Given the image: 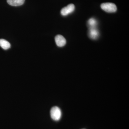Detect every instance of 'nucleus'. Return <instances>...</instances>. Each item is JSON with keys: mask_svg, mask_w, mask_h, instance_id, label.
Returning a JSON list of instances; mask_svg holds the SVG:
<instances>
[{"mask_svg": "<svg viewBox=\"0 0 129 129\" xmlns=\"http://www.w3.org/2000/svg\"><path fill=\"white\" fill-rule=\"evenodd\" d=\"M99 33L96 27L90 28L89 29V36L92 40H96L99 37Z\"/></svg>", "mask_w": 129, "mask_h": 129, "instance_id": "obj_5", "label": "nucleus"}, {"mask_svg": "<svg viewBox=\"0 0 129 129\" xmlns=\"http://www.w3.org/2000/svg\"><path fill=\"white\" fill-rule=\"evenodd\" d=\"M97 23L96 20L94 18H90L88 21V25L89 28L96 27Z\"/></svg>", "mask_w": 129, "mask_h": 129, "instance_id": "obj_8", "label": "nucleus"}, {"mask_svg": "<svg viewBox=\"0 0 129 129\" xmlns=\"http://www.w3.org/2000/svg\"><path fill=\"white\" fill-rule=\"evenodd\" d=\"M0 46L4 50H8L11 47V44L6 40L1 39H0Z\"/></svg>", "mask_w": 129, "mask_h": 129, "instance_id": "obj_7", "label": "nucleus"}, {"mask_svg": "<svg viewBox=\"0 0 129 129\" xmlns=\"http://www.w3.org/2000/svg\"><path fill=\"white\" fill-rule=\"evenodd\" d=\"M55 41L57 45L59 47L64 46L67 43L65 38L61 35H57L56 36Z\"/></svg>", "mask_w": 129, "mask_h": 129, "instance_id": "obj_4", "label": "nucleus"}, {"mask_svg": "<svg viewBox=\"0 0 129 129\" xmlns=\"http://www.w3.org/2000/svg\"><path fill=\"white\" fill-rule=\"evenodd\" d=\"M61 111L58 107L55 106L51 109V117L53 120L55 121H58L60 120L61 117Z\"/></svg>", "mask_w": 129, "mask_h": 129, "instance_id": "obj_1", "label": "nucleus"}, {"mask_svg": "<svg viewBox=\"0 0 129 129\" xmlns=\"http://www.w3.org/2000/svg\"><path fill=\"white\" fill-rule=\"evenodd\" d=\"M75 9V7L73 4H70L66 7L63 8L61 10V14L63 16H68L69 14H71L73 13Z\"/></svg>", "mask_w": 129, "mask_h": 129, "instance_id": "obj_3", "label": "nucleus"}, {"mask_svg": "<svg viewBox=\"0 0 129 129\" xmlns=\"http://www.w3.org/2000/svg\"><path fill=\"white\" fill-rule=\"evenodd\" d=\"M101 8L103 10L108 13L115 12L117 10L116 5L111 3H102L101 5Z\"/></svg>", "mask_w": 129, "mask_h": 129, "instance_id": "obj_2", "label": "nucleus"}, {"mask_svg": "<svg viewBox=\"0 0 129 129\" xmlns=\"http://www.w3.org/2000/svg\"><path fill=\"white\" fill-rule=\"evenodd\" d=\"M25 0H7L9 5L13 6H18L23 5Z\"/></svg>", "mask_w": 129, "mask_h": 129, "instance_id": "obj_6", "label": "nucleus"}]
</instances>
